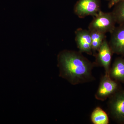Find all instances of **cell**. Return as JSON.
<instances>
[{
  "label": "cell",
  "mask_w": 124,
  "mask_h": 124,
  "mask_svg": "<svg viewBox=\"0 0 124 124\" xmlns=\"http://www.w3.org/2000/svg\"><path fill=\"white\" fill-rule=\"evenodd\" d=\"M92 39V50L93 53L95 55L101 45L103 40L106 38V34L99 32L97 31H90Z\"/></svg>",
  "instance_id": "8fae6325"
},
{
  "label": "cell",
  "mask_w": 124,
  "mask_h": 124,
  "mask_svg": "<svg viewBox=\"0 0 124 124\" xmlns=\"http://www.w3.org/2000/svg\"><path fill=\"white\" fill-rule=\"evenodd\" d=\"M101 11L99 0H78L74 7V13L80 18L89 16L94 17Z\"/></svg>",
  "instance_id": "3957f363"
},
{
  "label": "cell",
  "mask_w": 124,
  "mask_h": 124,
  "mask_svg": "<svg viewBox=\"0 0 124 124\" xmlns=\"http://www.w3.org/2000/svg\"><path fill=\"white\" fill-rule=\"evenodd\" d=\"M75 33L76 42L79 52L92 54V39L90 31L79 28L77 29Z\"/></svg>",
  "instance_id": "ba28073f"
},
{
  "label": "cell",
  "mask_w": 124,
  "mask_h": 124,
  "mask_svg": "<svg viewBox=\"0 0 124 124\" xmlns=\"http://www.w3.org/2000/svg\"><path fill=\"white\" fill-rule=\"evenodd\" d=\"M91 122L94 124H108L109 118L106 112L100 107L94 108L91 115Z\"/></svg>",
  "instance_id": "30bf717a"
},
{
  "label": "cell",
  "mask_w": 124,
  "mask_h": 124,
  "mask_svg": "<svg viewBox=\"0 0 124 124\" xmlns=\"http://www.w3.org/2000/svg\"><path fill=\"white\" fill-rule=\"evenodd\" d=\"M60 76L73 85L91 81L94 79L92 71L95 63L85 57L81 53L62 50L57 56Z\"/></svg>",
  "instance_id": "6da1fadb"
},
{
  "label": "cell",
  "mask_w": 124,
  "mask_h": 124,
  "mask_svg": "<svg viewBox=\"0 0 124 124\" xmlns=\"http://www.w3.org/2000/svg\"><path fill=\"white\" fill-rule=\"evenodd\" d=\"M118 84L110 76L105 75L102 77L97 92L95 94L96 99L103 101L113 95L117 91Z\"/></svg>",
  "instance_id": "5b68a950"
},
{
  "label": "cell",
  "mask_w": 124,
  "mask_h": 124,
  "mask_svg": "<svg viewBox=\"0 0 124 124\" xmlns=\"http://www.w3.org/2000/svg\"><path fill=\"white\" fill-rule=\"evenodd\" d=\"M88 26L90 31H97L101 33H111L116 27L115 19L112 12L105 13L100 11L95 16Z\"/></svg>",
  "instance_id": "7a4b0ae2"
},
{
  "label": "cell",
  "mask_w": 124,
  "mask_h": 124,
  "mask_svg": "<svg viewBox=\"0 0 124 124\" xmlns=\"http://www.w3.org/2000/svg\"><path fill=\"white\" fill-rule=\"evenodd\" d=\"M122 0H110L108 3V7L109 8L113 7L115 5L117 4L118 2L121 1Z\"/></svg>",
  "instance_id": "4fadbf2b"
},
{
  "label": "cell",
  "mask_w": 124,
  "mask_h": 124,
  "mask_svg": "<svg viewBox=\"0 0 124 124\" xmlns=\"http://www.w3.org/2000/svg\"><path fill=\"white\" fill-rule=\"evenodd\" d=\"M109 76L115 80L124 82V58H118L115 60L110 68Z\"/></svg>",
  "instance_id": "9c48e42d"
},
{
  "label": "cell",
  "mask_w": 124,
  "mask_h": 124,
  "mask_svg": "<svg viewBox=\"0 0 124 124\" xmlns=\"http://www.w3.org/2000/svg\"><path fill=\"white\" fill-rule=\"evenodd\" d=\"M106 0L108 1H109L110 0Z\"/></svg>",
  "instance_id": "5bb4252c"
},
{
  "label": "cell",
  "mask_w": 124,
  "mask_h": 124,
  "mask_svg": "<svg viewBox=\"0 0 124 124\" xmlns=\"http://www.w3.org/2000/svg\"><path fill=\"white\" fill-rule=\"evenodd\" d=\"M97 52V53L95 54V64L103 67L105 70V75L109 76L113 53L106 38L103 40L101 45Z\"/></svg>",
  "instance_id": "8992f818"
},
{
  "label": "cell",
  "mask_w": 124,
  "mask_h": 124,
  "mask_svg": "<svg viewBox=\"0 0 124 124\" xmlns=\"http://www.w3.org/2000/svg\"><path fill=\"white\" fill-rule=\"evenodd\" d=\"M108 42L113 54L124 55V24L116 27Z\"/></svg>",
  "instance_id": "52a82bcc"
},
{
  "label": "cell",
  "mask_w": 124,
  "mask_h": 124,
  "mask_svg": "<svg viewBox=\"0 0 124 124\" xmlns=\"http://www.w3.org/2000/svg\"><path fill=\"white\" fill-rule=\"evenodd\" d=\"M108 108L111 115L116 121L124 122V91H116L112 95Z\"/></svg>",
  "instance_id": "277c9868"
},
{
  "label": "cell",
  "mask_w": 124,
  "mask_h": 124,
  "mask_svg": "<svg viewBox=\"0 0 124 124\" xmlns=\"http://www.w3.org/2000/svg\"><path fill=\"white\" fill-rule=\"evenodd\" d=\"M112 13L115 18L116 23L124 24V0L115 5Z\"/></svg>",
  "instance_id": "7c38bea8"
}]
</instances>
